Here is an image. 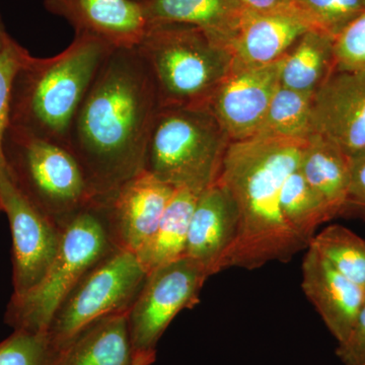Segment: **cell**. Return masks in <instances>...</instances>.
Returning a JSON list of instances; mask_svg holds the SVG:
<instances>
[{
	"label": "cell",
	"mask_w": 365,
	"mask_h": 365,
	"mask_svg": "<svg viewBox=\"0 0 365 365\" xmlns=\"http://www.w3.org/2000/svg\"><path fill=\"white\" fill-rule=\"evenodd\" d=\"M160 110L157 86L137 48L113 49L79 106L66 143L96 200L144 170Z\"/></svg>",
	"instance_id": "cell-1"
},
{
	"label": "cell",
	"mask_w": 365,
	"mask_h": 365,
	"mask_svg": "<svg viewBox=\"0 0 365 365\" xmlns=\"http://www.w3.org/2000/svg\"><path fill=\"white\" fill-rule=\"evenodd\" d=\"M307 139L254 136L228 145L217 181L239 211L234 245L222 262L255 270L271 262H288L307 246L287 227L280 209L283 185L299 168Z\"/></svg>",
	"instance_id": "cell-2"
},
{
	"label": "cell",
	"mask_w": 365,
	"mask_h": 365,
	"mask_svg": "<svg viewBox=\"0 0 365 365\" xmlns=\"http://www.w3.org/2000/svg\"><path fill=\"white\" fill-rule=\"evenodd\" d=\"M113 49L81 34L55 56L29 54L14 76L9 126L66 148L79 106Z\"/></svg>",
	"instance_id": "cell-3"
},
{
	"label": "cell",
	"mask_w": 365,
	"mask_h": 365,
	"mask_svg": "<svg viewBox=\"0 0 365 365\" xmlns=\"http://www.w3.org/2000/svg\"><path fill=\"white\" fill-rule=\"evenodd\" d=\"M160 108H206L234 64L222 43L193 26H150L137 46Z\"/></svg>",
	"instance_id": "cell-4"
},
{
	"label": "cell",
	"mask_w": 365,
	"mask_h": 365,
	"mask_svg": "<svg viewBox=\"0 0 365 365\" xmlns=\"http://www.w3.org/2000/svg\"><path fill=\"white\" fill-rule=\"evenodd\" d=\"M118 250L98 201L61 230L58 250L42 280L25 294L11 295L4 321L14 331L46 333L67 294L98 262Z\"/></svg>",
	"instance_id": "cell-5"
},
{
	"label": "cell",
	"mask_w": 365,
	"mask_h": 365,
	"mask_svg": "<svg viewBox=\"0 0 365 365\" xmlns=\"http://www.w3.org/2000/svg\"><path fill=\"white\" fill-rule=\"evenodd\" d=\"M230 143L206 108H160L144 170L175 188L202 193L217 181Z\"/></svg>",
	"instance_id": "cell-6"
},
{
	"label": "cell",
	"mask_w": 365,
	"mask_h": 365,
	"mask_svg": "<svg viewBox=\"0 0 365 365\" xmlns=\"http://www.w3.org/2000/svg\"><path fill=\"white\" fill-rule=\"evenodd\" d=\"M4 155L14 185L60 230L97 201L78 160L60 144L9 126Z\"/></svg>",
	"instance_id": "cell-7"
},
{
	"label": "cell",
	"mask_w": 365,
	"mask_h": 365,
	"mask_svg": "<svg viewBox=\"0 0 365 365\" xmlns=\"http://www.w3.org/2000/svg\"><path fill=\"white\" fill-rule=\"evenodd\" d=\"M146 277L135 254L115 250L91 267L60 304L46 332L48 337L60 349L93 322L127 313Z\"/></svg>",
	"instance_id": "cell-8"
},
{
	"label": "cell",
	"mask_w": 365,
	"mask_h": 365,
	"mask_svg": "<svg viewBox=\"0 0 365 365\" xmlns=\"http://www.w3.org/2000/svg\"><path fill=\"white\" fill-rule=\"evenodd\" d=\"M211 277L198 262L184 256L148 274L128 314L129 334L137 355H155L158 341L178 314L199 302Z\"/></svg>",
	"instance_id": "cell-9"
},
{
	"label": "cell",
	"mask_w": 365,
	"mask_h": 365,
	"mask_svg": "<svg viewBox=\"0 0 365 365\" xmlns=\"http://www.w3.org/2000/svg\"><path fill=\"white\" fill-rule=\"evenodd\" d=\"M0 209L7 216L13 239V295L25 294L47 272L61 230L21 194L7 168L0 173Z\"/></svg>",
	"instance_id": "cell-10"
},
{
	"label": "cell",
	"mask_w": 365,
	"mask_h": 365,
	"mask_svg": "<svg viewBox=\"0 0 365 365\" xmlns=\"http://www.w3.org/2000/svg\"><path fill=\"white\" fill-rule=\"evenodd\" d=\"M281 61L261 66L234 62L213 93L206 109L215 116L230 143L252 138L258 133L280 86Z\"/></svg>",
	"instance_id": "cell-11"
},
{
	"label": "cell",
	"mask_w": 365,
	"mask_h": 365,
	"mask_svg": "<svg viewBox=\"0 0 365 365\" xmlns=\"http://www.w3.org/2000/svg\"><path fill=\"white\" fill-rule=\"evenodd\" d=\"M176 189L144 170L98 201L116 248L138 253L155 234Z\"/></svg>",
	"instance_id": "cell-12"
},
{
	"label": "cell",
	"mask_w": 365,
	"mask_h": 365,
	"mask_svg": "<svg viewBox=\"0 0 365 365\" xmlns=\"http://www.w3.org/2000/svg\"><path fill=\"white\" fill-rule=\"evenodd\" d=\"M313 134L352 157L365 150V74L333 69L313 96Z\"/></svg>",
	"instance_id": "cell-13"
},
{
	"label": "cell",
	"mask_w": 365,
	"mask_h": 365,
	"mask_svg": "<svg viewBox=\"0 0 365 365\" xmlns=\"http://www.w3.org/2000/svg\"><path fill=\"white\" fill-rule=\"evenodd\" d=\"M314 30L294 6L273 11H242L227 47L235 63L261 66L282 59L302 36Z\"/></svg>",
	"instance_id": "cell-14"
},
{
	"label": "cell",
	"mask_w": 365,
	"mask_h": 365,
	"mask_svg": "<svg viewBox=\"0 0 365 365\" xmlns=\"http://www.w3.org/2000/svg\"><path fill=\"white\" fill-rule=\"evenodd\" d=\"M302 288L338 343L351 332L365 304L364 288L348 279L312 247L302 264Z\"/></svg>",
	"instance_id": "cell-15"
},
{
	"label": "cell",
	"mask_w": 365,
	"mask_h": 365,
	"mask_svg": "<svg viewBox=\"0 0 365 365\" xmlns=\"http://www.w3.org/2000/svg\"><path fill=\"white\" fill-rule=\"evenodd\" d=\"M44 6L76 35L93 36L114 49L137 47L148 29L143 6L133 0H45Z\"/></svg>",
	"instance_id": "cell-16"
},
{
	"label": "cell",
	"mask_w": 365,
	"mask_h": 365,
	"mask_svg": "<svg viewBox=\"0 0 365 365\" xmlns=\"http://www.w3.org/2000/svg\"><path fill=\"white\" fill-rule=\"evenodd\" d=\"M237 228V204L230 192L216 182L198 197L190 220L185 256L201 264L210 276L222 272Z\"/></svg>",
	"instance_id": "cell-17"
},
{
	"label": "cell",
	"mask_w": 365,
	"mask_h": 365,
	"mask_svg": "<svg viewBox=\"0 0 365 365\" xmlns=\"http://www.w3.org/2000/svg\"><path fill=\"white\" fill-rule=\"evenodd\" d=\"M127 313L93 322L59 349L55 365H151L155 355H137Z\"/></svg>",
	"instance_id": "cell-18"
},
{
	"label": "cell",
	"mask_w": 365,
	"mask_h": 365,
	"mask_svg": "<svg viewBox=\"0 0 365 365\" xmlns=\"http://www.w3.org/2000/svg\"><path fill=\"white\" fill-rule=\"evenodd\" d=\"M299 170L335 217L345 212L351 178L349 155L328 139L312 134L302 148Z\"/></svg>",
	"instance_id": "cell-19"
},
{
	"label": "cell",
	"mask_w": 365,
	"mask_h": 365,
	"mask_svg": "<svg viewBox=\"0 0 365 365\" xmlns=\"http://www.w3.org/2000/svg\"><path fill=\"white\" fill-rule=\"evenodd\" d=\"M140 4L148 26H196L227 47L242 13L230 0H143Z\"/></svg>",
	"instance_id": "cell-20"
},
{
	"label": "cell",
	"mask_w": 365,
	"mask_h": 365,
	"mask_svg": "<svg viewBox=\"0 0 365 365\" xmlns=\"http://www.w3.org/2000/svg\"><path fill=\"white\" fill-rule=\"evenodd\" d=\"M200 194L189 188L176 189L155 234L136 254L146 273L185 256L190 220Z\"/></svg>",
	"instance_id": "cell-21"
},
{
	"label": "cell",
	"mask_w": 365,
	"mask_h": 365,
	"mask_svg": "<svg viewBox=\"0 0 365 365\" xmlns=\"http://www.w3.org/2000/svg\"><path fill=\"white\" fill-rule=\"evenodd\" d=\"M334 69L333 37L311 30L281 61L280 85L314 95Z\"/></svg>",
	"instance_id": "cell-22"
},
{
	"label": "cell",
	"mask_w": 365,
	"mask_h": 365,
	"mask_svg": "<svg viewBox=\"0 0 365 365\" xmlns=\"http://www.w3.org/2000/svg\"><path fill=\"white\" fill-rule=\"evenodd\" d=\"M280 209L287 227L307 247L317 234V230L335 218L325 201L300 174L299 168L283 185Z\"/></svg>",
	"instance_id": "cell-23"
},
{
	"label": "cell",
	"mask_w": 365,
	"mask_h": 365,
	"mask_svg": "<svg viewBox=\"0 0 365 365\" xmlns=\"http://www.w3.org/2000/svg\"><path fill=\"white\" fill-rule=\"evenodd\" d=\"M313 96L280 85L274 93L265 119L255 136L309 138L313 134Z\"/></svg>",
	"instance_id": "cell-24"
},
{
	"label": "cell",
	"mask_w": 365,
	"mask_h": 365,
	"mask_svg": "<svg viewBox=\"0 0 365 365\" xmlns=\"http://www.w3.org/2000/svg\"><path fill=\"white\" fill-rule=\"evenodd\" d=\"M312 247L348 279L365 288V240L339 225L314 235Z\"/></svg>",
	"instance_id": "cell-25"
},
{
	"label": "cell",
	"mask_w": 365,
	"mask_h": 365,
	"mask_svg": "<svg viewBox=\"0 0 365 365\" xmlns=\"http://www.w3.org/2000/svg\"><path fill=\"white\" fill-rule=\"evenodd\" d=\"M58 353L47 333L14 331L0 342V365H55Z\"/></svg>",
	"instance_id": "cell-26"
},
{
	"label": "cell",
	"mask_w": 365,
	"mask_h": 365,
	"mask_svg": "<svg viewBox=\"0 0 365 365\" xmlns=\"http://www.w3.org/2000/svg\"><path fill=\"white\" fill-rule=\"evenodd\" d=\"M295 9L314 30L335 37L347 24L365 11V0H294Z\"/></svg>",
	"instance_id": "cell-27"
},
{
	"label": "cell",
	"mask_w": 365,
	"mask_h": 365,
	"mask_svg": "<svg viewBox=\"0 0 365 365\" xmlns=\"http://www.w3.org/2000/svg\"><path fill=\"white\" fill-rule=\"evenodd\" d=\"M334 69L365 74V11L333 38Z\"/></svg>",
	"instance_id": "cell-28"
},
{
	"label": "cell",
	"mask_w": 365,
	"mask_h": 365,
	"mask_svg": "<svg viewBox=\"0 0 365 365\" xmlns=\"http://www.w3.org/2000/svg\"><path fill=\"white\" fill-rule=\"evenodd\" d=\"M30 54L13 38L0 51V173L6 170L4 139L9 124L11 88L16 72Z\"/></svg>",
	"instance_id": "cell-29"
},
{
	"label": "cell",
	"mask_w": 365,
	"mask_h": 365,
	"mask_svg": "<svg viewBox=\"0 0 365 365\" xmlns=\"http://www.w3.org/2000/svg\"><path fill=\"white\" fill-rule=\"evenodd\" d=\"M336 356L344 365H365V304L351 332L343 342L338 343Z\"/></svg>",
	"instance_id": "cell-30"
},
{
	"label": "cell",
	"mask_w": 365,
	"mask_h": 365,
	"mask_svg": "<svg viewBox=\"0 0 365 365\" xmlns=\"http://www.w3.org/2000/svg\"><path fill=\"white\" fill-rule=\"evenodd\" d=\"M350 160L351 178L345 212L354 211L365 220V150L352 155Z\"/></svg>",
	"instance_id": "cell-31"
},
{
	"label": "cell",
	"mask_w": 365,
	"mask_h": 365,
	"mask_svg": "<svg viewBox=\"0 0 365 365\" xmlns=\"http://www.w3.org/2000/svg\"><path fill=\"white\" fill-rule=\"evenodd\" d=\"M241 11H273L289 9L294 6V0H230Z\"/></svg>",
	"instance_id": "cell-32"
},
{
	"label": "cell",
	"mask_w": 365,
	"mask_h": 365,
	"mask_svg": "<svg viewBox=\"0 0 365 365\" xmlns=\"http://www.w3.org/2000/svg\"><path fill=\"white\" fill-rule=\"evenodd\" d=\"M11 36L7 34L6 26L4 25V21L0 16V51L6 47L7 42L11 39Z\"/></svg>",
	"instance_id": "cell-33"
},
{
	"label": "cell",
	"mask_w": 365,
	"mask_h": 365,
	"mask_svg": "<svg viewBox=\"0 0 365 365\" xmlns=\"http://www.w3.org/2000/svg\"><path fill=\"white\" fill-rule=\"evenodd\" d=\"M133 1L139 2V4H140V2L143 1V0H133Z\"/></svg>",
	"instance_id": "cell-34"
},
{
	"label": "cell",
	"mask_w": 365,
	"mask_h": 365,
	"mask_svg": "<svg viewBox=\"0 0 365 365\" xmlns=\"http://www.w3.org/2000/svg\"><path fill=\"white\" fill-rule=\"evenodd\" d=\"M364 297H365V288H364Z\"/></svg>",
	"instance_id": "cell-35"
},
{
	"label": "cell",
	"mask_w": 365,
	"mask_h": 365,
	"mask_svg": "<svg viewBox=\"0 0 365 365\" xmlns=\"http://www.w3.org/2000/svg\"><path fill=\"white\" fill-rule=\"evenodd\" d=\"M0 211H1V209H0Z\"/></svg>",
	"instance_id": "cell-36"
}]
</instances>
